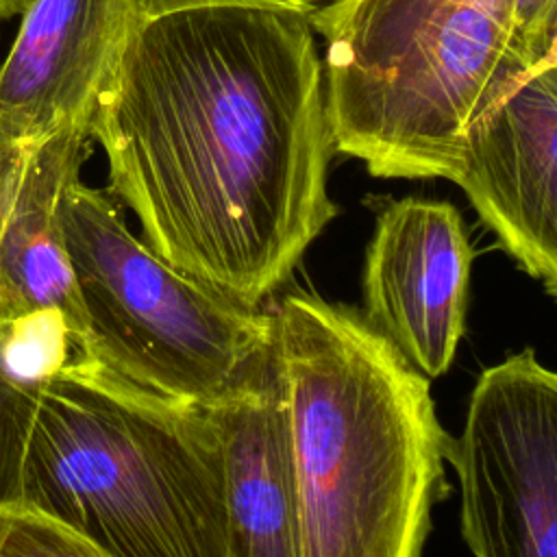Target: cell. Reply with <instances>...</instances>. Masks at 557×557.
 Returning <instances> with one entry per match:
<instances>
[{
	"mask_svg": "<svg viewBox=\"0 0 557 557\" xmlns=\"http://www.w3.org/2000/svg\"><path fill=\"white\" fill-rule=\"evenodd\" d=\"M107 191L172 268L261 309L339 207L311 13H137L89 124Z\"/></svg>",
	"mask_w": 557,
	"mask_h": 557,
	"instance_id": "obj_1",
	"label": "cell"
},
{
	"mask_svg": "<svg viewBox=\"0 0 557 557\" xmlns=\"http://www.w3.org/2000/svg\"><path fill=\"white\" fill-rule=\"evenodd\" d=\"M0 500L44 511L115 557H231L209 409L144 389L87 352L13 392Z\"/></svg>",
	"mask_w": 557,
	"mask_h": 557,
	"instance_id": "obj_2",
	"label": "cell"
},
{
	"mask_svg": "<svg viewBox=\"0 0 557 557\" xmlns=\"http://www.w3.org/2000/svg\"><path fill=\"white\" fill-rule=\"evenodd\" d=\"M272 315L300 557H422L448 492L429 379L348 305L292 292Z\"/></svg>",
	"mask_w": 557,
	"mask_h": 557,
	"instance_id": "obj_3",
	"label": "cell"
},
{
	"mask_svg": "<svg viewBox=\"0 0 557 557\" xmlns=\"http://www.w3.org/2000/svg\"><path fill=\"white\" fill-rule=\"evenodd\" d=\"M516 0H329L311 13L326 41L335 150L376 178H446L498 85L527 70Z\"/></svg>",
	"mask_w": 557,
	"mask_h": 557,
	"instance_id": "obj_4",
	"label": "cell"
},
{
	"mask_svg": "<svg viewBox=\"0 0 557 557\" xmlns=\"http://www.w3.org/2000/svg\"><path fill=\"white\" fill-rule=\"evenodd\" d=\"M61 228L87 318V352L131 383L209 407L274 333V315L242 307L163 261L124 207L74 174Z\"/></svg>",
	"mask_w": 557,
	"mask_h": 557,
	"instance_id": "obj_5",
	"label": "cell"
},
{
	"mask_svg": "<svg viewBox=\"0 0 557 557\" xmlns=\"http://www.w3.org/2000/svg\"><path fill=\"white\" fill-rule=\"evenodd\" d=\"M444 457L472 557H557V372L533 348L479 374Z\"/></svg>",
	"mask_w": 557,
	"mask_h": 557,
	"instance_id": "obj_6",
	"label": "cell"
},
{
	"mask_svg": "<svg viewBox=\"0 0 557 557\" xmlns=\"http://www.w3.org/2000/svg\"><path fill=\"white\" fill-rule=\"evenodd\" d=\"M500 248L557 300V63L509 74L472 120L453 178Z\"/></svg>",
	"mask_w": 557,
	"mask_h": 557,
	"instance_id": "obj_7",
	"label": "cell"
},
{
	"mask_svg": "<svg viewBox=\"0 0 557 557\" xmlns=\"http://www.w3.org/2000/svg\"><path fill=\"white\" fill-rule=\"evenodd\" d=\"M472 259L455 205L405 196L376 207L361 315L429 381L450 368L466 333Z\"/></svg>",
	"mask_w": 557,
	"mask_h": 557,
	"instance_id": "obj_8",
	"label": "cell"
},
{
	"mask_svg": "<svg viewBox=\"0 0 557 557\" xmlns=\"http://www.w3.org/2000/svg\"><path fill=\"white\" fill-rule=\"evenodd\" d=\"M135 0H33L0 63V135L26 148L89 133Z\"/></svg>",
	"mask_w": 557,
	"mask_h": 557,
	"instance_id": "obj_9",
	"label": "cell"
},
{
	"mask_svg": "<svg viewBox=\"0 0 557 557\" xmlns=\"http://www.w3.org/2000/svg\"><path fill=\"white\" fill-rule=\"evenodd\" d=\"M222 442L231 557H300L287 392L274 333L207 407Z\"/></svg>",
	"mask_w": 557,
	"mask_h": 557,
	"instance_id": "obj_10",
	"label": "cell"
},
{
	"mask_svg": "<svg viewBox=\"0 0 557 557\" xmlns=\"http://www.w3.org/2000/svg\"><path fill=\"white\" fill-rule=\"evenodd\" d=\"M89 141V133L67 131L41 144L0 231V324L37 309H61L74 350L87 342V318L59 207L67 181L81 174Z\"/></svg>",
	"mask_w": 557,
	"mask_h": 557,
	"instance_id": "obj_11",
	"label": "cell"
},
{
	"mask_svg": "<svg viewBox=\"0 0 557 557\" xmlns=\"http://www.w3.org/2000/svg\"><path fill=\"white\" fill-rule=\"evenodd\" d=\"M74 355V339L61 309H37L0 324V381L30 392L57 376Z\"/></svg>",
	"mask_w": 557,
	"mask_h": 557,
	"instance_id": "obj_12",
	"label": "cell"
},
{
	"mask_svg": "<svg viewBox=\"0 0 557 557\" xmlns=\"http://www.w3.org/2000/svg\"><path fill=\"white\" fill-rule=\"evenodd\" d=\"M0 557H115L61 520L0 500Z\"/></svg>",
	"mask_w": 557,
	"mask_h": 557,
	"instance_id": "obj_13",
	"label": "cell"
},
{
	"mask_svg": "<svg viewBox=\"0 0 557 557\" xmlns=\"http://www.w3.org/2000/svg\"><path fill=\"white\" fill-rule=\"evenodd\" d=\"M513 35L522 63H542L557 39V0H516Z\"/></svg>",
	"mask_w": 557,
	"mask_h": 557,
	"instance_id": "obj_14",
	"label": "cell"
},
{
	"mask_svg": "<svg viewBox=\"0 0 557 557\" xmlns=\"http://www.w3.org/2000/svg\"><path fill=\"white\" fill-rule=\"evenodd\" d=\"M35 150L37 148L13 144L4 135H0V231L9 218V211L13 207V200L17 196V189L24 181V174Z\"/></svg>",
	"mask_w": 557,
	"mask_h": 557,
	"instance_id": "obj_15",
	"label": "cell"
},
{
	"mask_svg": "<svg viewBox=\"0 0 557 557\" xmlns=\"http://www.w3.org/2000/svg\"><path fill=\"white\" fill-rule=\"evenodd\" d=\"M326 2L329 0H135V7H137V13L141 15H154L163 11L205 7V4H263V7H289V9L313 13Z\"/></svg>",
	"mask_w": 557,
	"mask_h": 557,
	"instance_id": "obj_16",
	"label": "cell"
},
{
	"mask_svg": "<svg viewBox=\"0 0 557 557\" xmlns=\"http://www.w3.org/2000/svg\"><path fill=\"white\" fill-rule=\"evenodd\" d=\"M33 0H0V20H9L22 15Z\"/></svg>",
	"mask_w": 557,
	"mask_h": 557,
	"instance_id": "obj_17",
	"label": "cell"
},
{
	"mask_svg": "<svg viewBox=\"0 0 557 557\" xmlns=\"http://www.w3.org/2000/svg\"><path fill=\"white\" fill-rule=\"evenodd\" d=\"M13 392H15V389H11L9 385H4V383L0 381V431H2V424H4V416H7L9 403H11V398H13Z\"/></svg>",
	"mask_w": 557,
	"mask_h": 557,
	"instance_id": "obj_18",
	"label": "cell"
},
{
	"mask_svg": "<svg viewBox=\"0 0 557 557\" xmlns=\"http://www.w3.org/2000/svg\"><path fill=\"white\" fill-rule=\"evenodd\" d=\"M544 61H553V63H557V39H555V44H553V48H550V52H548V57H546Z\"/></svg>",
	"mask_w": 557,
	"mask_h": 557,
	"instance_id": "obj_19",
	"label": "cell"
}]
</instances>
